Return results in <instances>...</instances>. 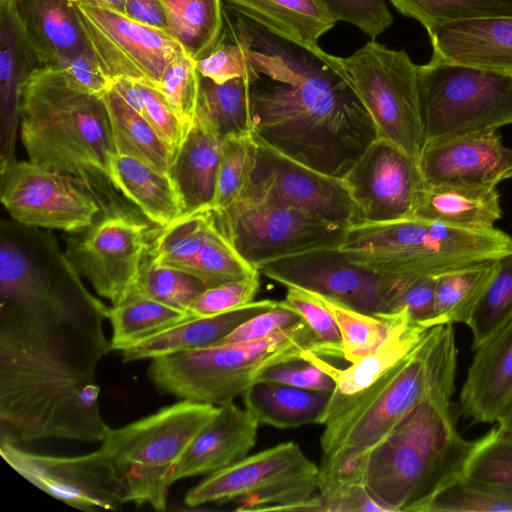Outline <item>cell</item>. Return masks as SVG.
I'll use <instances>...</instances> for the list:
<instances>
[{"instance_id": "6da1fadb", "label": "cell", "mask_w": 512, "mask_h": 512, "mask_svg": "<svg viewBox=\"0 0 512 512\" xmlns=\"http://www.w3.org/2000/svg\"><path fill=\"white\" fill-rule=\"evenodd\" d=\"M223 32L242 49L252 134L286 156L344 178L377 139L340 57L223 6Z\"/></svg>"}, {"instance_id": "7a4b0ae2", "label": "cell", "mask_w": 512, "mask_h": 512, "mask_svg": "<svg viewBox=\"0 0 512 512\" xmlns=\"http://www.w3.org/2000/svg\"><path fill=\"white\" fill-rule=\"evenodd\" d=\"M111 342L62 330L0 322L1 436L14 442H102L96 367Z\"/></svg>"}, {"instance_id": "3957f363", "label": "cell", "mask_w": 512, "mask_h": 512, "mask_svg": "<svg viewBox=\"0 0 512 512\" xmlns=\"http://www.w3.org/2000/svg\"><path fill=\"white\" fill-rule=\"evenodd\" d=\"M19 123L29 160L70 177L97 202L102 216L144 217L112 182L117 151L102 97L79 90L60 70L40 66L22 86Z\"/></svg>"}, {"instance_id": "277c9868", "label": "cell", "mask_w": 512, "mask_h": 512, "mask_svg": "<svg viewBox=\"0 0 512 512\" xmlns=\"http://www.w3.org/2000/svg\"><path fill=\"white\" fill-rule=\"evenodd\" d=\"M47 230L1 220L0 322L107 341L109 308L88 290Z\"/></svg>"}, {"instance_id": "5b68a950", "label": "cell", "mask_w": 512, "mask_h": 512, "mask_svg": "<svg viewBox=\"0 0 512 512\" xmlns=\"http://www.w3.org/2000/svg\"><path fill=\"white\" fill-rule=\"evenodd\" d=\"M473 445L457 430L450 397L425 398L368 454L366 488L385 512H426L464 475Z\"/></svg>"}, {"instance_id": "8992f818", "label": "cell", "mask_w": 512, "mask_h": 512, "mask_svg": "<svg viewBox=\"0 0 512 512\" xmlns=\"http://www.w3.org/2000/svg\"><path fill=\"white\" fill-rule=\"evenodd\" d=\"M453 324L433 326L405 358L363 391L329 402L321 424L322 456L368 455L420 401L455 391Z\"/></svg>"}, {"instance_id": "52a82bcc", "label": "cell", "mask_w": 512, "mask_h": 512, "mask_svg": "<svg viewBox=\"0 0 512 512\" xmlns=\"http://www.w3.org/2000/svg\"><path fill=\"white\" fill-rule=\"evenodd\" d=\"M339 250L352 263L411 280L497 260L512 252V236L495 227L469 229L411 217L354 224Z\"/></svg>"}, {"instance_id": "ba28073f", "label": "cell", "mask_w": 512, "mask_h": 512, "mask_svg": "<svg viewBox=\"0 0 512 512\" xmlns=\"http://www.w3.org/2000/svg\"><path fill=\"white\" fill-rule=\"evenodd\" d=\"M310 355L327 357L302 319L265 339L215 344L151 359L147 373L161 392L221 406L242 396L271 366Z\"/></svg>"}, {"instance_id": "9c48e42d", "label": "cell", "mask_w": 512, "mask_h": 512, "mask_svg": "<svg viewBox=\"0 0 512 512\" xmlns=\"http://www.w3.org/2000/svg\"><path fill=\"white\" fill-rule=\"evenodd\" d=\"M219 406L181 400L157 412L110 429L99 451L124 482L129 502L167 506L173 471L198 432Z\"/></svg>"}, {"instance_id": "30bf717a", "label": "cell", "mask_w": 512, "mask_h": 512, "mask_svg": "<svg viewBox=\"0 0 512 512\" xmlns=\"http://www.w3.org/2000/svg\"><path fill=\"white\" fill-rule=\"evenodd\" d=\"M319 467L295 442L246 456L209 474L190 489L188 507L238 500V511H324L318 490Z\"/></svg>"}, {"instance_id": "8fae6325", "label": "cell", "mask_w": 512, "mask_h": 512, "mask_svg": "<svg viewBox=\"0 0 512 512\" xmlns=\"http://www.w3.org/2000/svg\"><path fill=\"white\" fill-rule=\"evenodd\" d=\"M418 85L425 143L512 124V75L432 53L429 62L418 65Z\"/></svg>"}, {"instance_id": "7c38bea8", "label": "cell", "mask_w": 512, "mask_h": 512, "mask_svg": "<svg viewBox=\"0 0 512 512\" xmlns=\"http://www.w3.org/2000/svg\"><path fill=\"white\" fill-rule=\"evenodd\" d=\"M340 62L374 121L377 138L393 142L418 163L425 143L418 65L404 50L374 40Z\"/></svg>"}, {"instance_id": "4fadbf2b", "label": "cell", "mask_w": 512, "mask_h": 512, "mask_svg": "<svg viewBox=\"0 0 512 512\" xmlns=\"http://www.w3.org/2000/svg\"><path fill=\"white\" fill-rule=\"evenodd\" d=\"M253 137V163L237 201L289 207L346 228L363 221L344 178L315 170Z\"/></svg>"}, {"instance_id": "5bb4252c", "label": "cell", "mask_w": 512, "mask_h": 512, "mask_svg": "<svg viewBox=\"0 0 512 512\" xmlns=\"http://www.w3.org/2000/svg\"><path fill=\"white\" fill-rule=\"evenodd\" d=\"M214 213L221 231L257 270L290 256L339 248L347 229L300 210L276 205L237 201Z\"/></svg>"}, {"instance_id": "9a60e30c", "label": "cell", "mask_w": 512, "mask_h": 512, "mask_svg": "<svg viewBox=\"0 0 512 512\" xmlns=\"http://www.w3.org/2000/svg\"><path fill=\"white\" fill-rule=\"evenodd\" d=\"M157 229L131 214L102 216L71 233L65 254L93 290L111 305L130 297Z\"/></svg>"}, {"instance_id": "2e32d148", "label": "cell", "mask_w": 512, "mask_h": 512, "mask_svg": "<svg viewBox=\"0 0 512 512\" xmlns=\"http://www.w3.org/2000/svg\"><path fill=\"white\" fill-rule=\"evenodd\" d=\"M72 5L90 50L112 84L125 78L159 90L168 65L186 53L165 31L111 10Z\"/></svg>"}, {"instance_id": "e0dca14e", "label": "cell", "mask_w": 512, "mask_h": 512, "mask_svg": "<svg viewBox=\"0 0 512 512\" xmlns=\"http://www.w3.org/2000/svg\"><path fill=\"white\" fill-rule=\"evenodd\" d=\"M258 270L286 287L302 288L379 318L394 313L408 281L352 263L339 248L290 256L264 264Z\"/></svg>"}, {"instance_id": "ac0fdd59", "label": "cell", "mask_w": 512, "mask_h": 512, "mask_svg": "<svg viewBox=\"0 0 512 512\" xmlns=\"http://www.w3.org/2000/svg\"><path fill=\"white\" fill-rule=\"evenodd\" d=\"M0 454L27 481L73 508L118 510L129 503L124 482L99 449L78 456L45 455L1 436Z\"/></svg>"}, {"instance_id": "d6986e66", "label": "cell", "mask_w": 512, "mask_h": 512, "mask_svg": "<svg viewBox=\"0 0 512 512\" xmlns=\"http://www.w3.org/2000/svg\"><path fill=\"white\" fill-rule=\"evenodd\" d=\"M0 188L4 208L23 225L77 233L102 217L97 202L70 177L30 160L2 164Z\"/></svg>"}, {"instance_id": "ffe728a7", "label": "cell", "mask_w": 512, "mask_h": 512, "mask_svg": "<svg viewBox=\"0 0 512 512\" xmlns=\"http://www.w3.org/2000/svg\"><path fill=\"white\" fill-rule=\"evenodd\" d=\"M344 180L364 222L411 218L425 184L418 163L384 138L366 148Z\"/></svg>"}, {"instance_id": "44dd1931", "label": "cell", "mask_w": 512, "mask_h": 512, "mask_svg": "<svg viewBox=\"0 0 512 512\" xmlns=\"http://www.w3.org/2000/svg\"><path fill=\"white\" fill-rule=\"evenodd\" d=\"M424 183L469 182L497 186L512 177V147L496 131L426 142L418 162Z\"/></svg>"}, {"instance_id": "7402d4cb", "label": "cell", "mask_w": 512, "mask_h": 512, "mask_svg": "<svg viewBox=\"0 0 512 512\" xmlns=\"http://www.w3.org/2000/svg\"><path fill=\"white\" fill-rule=\"evenodd\" d=\"M427 33L433 53L448 62L512 75V16L461 20Z\"/></svg>"}, {"instance_id": "603a6c76", "label": "cell", "mask_w": 512, "mask_h": 512, "mask_svg": "<svg viewBox=\"0 0 512 512\" xmlns=\"http://www.w3.org/2000/svg\"><path fill=\"white\" fill-rule=\"evenodd\" d=\"M258 426L254 417L233 401L219 406L176 465L172 483L209 475L245 458L256 443Z\"/></svg>"}, {"instance_id": "cb8c5ba5", "label": "cell", "mask_w": 512, "mask_h": 512, "mask_svg": "<svg viewBox=\"0 0 512 512\" xmlns=\"http://www.w3.org/2000/svg\"><path fill=\"white\" fill-rule=\"evenodd\" d=\"M511 400L512 320L475 350L460 391V411L473 423H494Z\"/></svg>"}, {"instance_id": "d4e9b609", "label": "cell", "mask_w": 512, "mask_h": 512, "mask_svg": "<svg viewBox=\"0 0 512 512\" xmlns=\"http://www.w3.org/2000/svg\"><path fill=\"white\" fill-rule=\"evenodd\" d=\"M278 305L279 301L264 299L252 301L221 314L192 317L146 337L120 352L123 361L130 362L212 346L245 321Z\"/></svg>"}, {"instance_id": "484cf974", "label": "cell", "mask_w": 512, "mask_h": 512, "mask_svg": "<svg viewBox=\"0 0 512 512\" xmlns=\"http://www.w3.org/2000/svg\"><path fill=\"white\" fill-rule=\"evenodd\" d=\"M41 66L56 67L65 58L90 49L68 0H9Z\"/></svg>"}, {"instance_id": "4316f807", "label": "cell", "mask_w": 512, "mask_h": 512, "mask_svg": "<svg viewBox=\"0 0 512 512\" xmlns=\"http://www.w3.org/2000/svg\"><path fill=\"white\" fill-rule=\"evenodd\" d=\"M382 318L387 319L389 325L384 341L371 354L349 367L338 369L316 355L307 358L334 377L336 386L329 402L351 397L369 387L409 355L430 329L413 321L405 309Z\"/></svg>"}, {"instance_id": "83f0119b", "label": "cell", "mask_w": 512, "mask_h": 512, "mask_svg": "<svg viewBox=\"0 0 512 512\" xmlns=\"http://www.w3.org/2000/svg\"><path fill=\"white\" fill-rule=\"evenodd\" d=\"M412 217L469 229H490L502 217L500 196L496 186L491 185L424 184Z\"/></svg>"}, {"instance_id": "f1b7e54d", "label": "cell", "mask_w": 512, "mask_h": 512, "mask_svg": "<svg viewBox=\"0 0 512 512\" xmlns=\"http://www.w3.org/2000/svg\"><path fill=\"white\" fill-rule=\"evenodd\" d=\"M222 141L196 120L186 134L168 172L179 192L184 213L211 209Z\"/></svg>"}, {"instance_id": "f546056e", "label": "cell", "mask_w": 512, "mask_h": 512, "mask_svg": "<svg viewBox=\"0 0 512 512\" xmlns=\"http://www.w3.org/2000/svg\"><path fill=\"white\" fill-rule=\"evenodd\" d=\"M111 179L119 193L151 223L165 227L184 213L169 175L129 156L116 154Z\"/></svg>"}, {"instance_id": "4dcf8cb0", "label": "cell", "mask_w": 512, "mask_h": 512, "mask_svg": "<svg viewBox=\"0 0 512 512\" xmlns=\"http://www.w3.org/2000/svg\"><path fill=\"white\" fill-rule=\"evenodd\" d=\"M223 6L299 43L317 46L335 21L317 0H222Z\"/></svg>"}, {"instance_id": "1f68e13d", "label": "cell", "mask_w": 512, "mask_h": 512, "mask_svg": "<svg viewBox=\"0 0 512 512\" xmlns=\"http://www.w3.org/2000/svg\"><path fill=\"white\" fill-rule=\"evenodd\" d=\"M331 393L281 383H254L243 395L245 409L260 424L280 429L321 424Z\"/></svg>"}, {"instance_id": "d6a6232c", "label": "cell", "mask_w": 512, "mask_h": 512, "mask_svg": "<svg viewBox=\"0 0 512 512\" xmlns=\"http://www.w3.org/2000/svg\"><path fill=\"white\" fill-rule=\"evenodd\" d=\"M0 92L3 125L19 119L22 86L40 62L27 41L9 0L0 1Z\"/></svg>"}, {"instance_id": "836d02e7", "label": "cell", "mask_w": 512, "mask_h": 512, "mask_svg": "<svg viewBox=\"0 0 512 512\" xmlns=\"http://www.w3.org/2000/svg\"><path fill=\"white\" fill-rule=\"evenodd\" d=\"M108 111L117 154L168 173L174 156L155 129L113 88L102 97Z\"/></svg>"}, {"instance_id": "e575fe53", "label": "cell", "mask_w": 512, "mask_h": 512, "mask_svg": "<svg viewBox=\"0 0 512 512\" xmlns=\"http://www.w3.org/2000/svg\"><path fill=\"white\" fill-rule=\"evenodd\" d=\"M195 120L222 140L252 133L245 78L218 84L200 75Z\"/></svg>"}, {"instance_id": "d590c367", "label": "cell", "mask_w": 512, "mask_h": 512, "mask_svg": "<svg viewBox=\"0 0 512 512\" xmlns=\"http://www.w3.org/2000/svg\"><path fill=\"white\" fill-rule=\"evenodd\" d=\"M496 260H487L444 272L436 276L434 304L429 327L468 324L486 288Z\"/></svg>"}, {"instance_id": "8d00e7d4", "label": "cell", "mask_w": 512, "mask_h": 512, "mask_svg": "<svg viewBox=\"0 0 512 512\" xmlns=\"http://www.w3.org/2000/svg\"><path fill=\"white\" fill-rule=\"evenodd\" d=\"M170 34L187 54L198 60L218 43L223 31L222 0H160Z\"/></svg>"}, {"instance_id": "74e56055", "label": "cell", "mask_w": 512, "mask_h": 512, "mask_svg": "<svg viewBox=\"0 0 512 512\" xmlns=\"http://www.w3.org/2000/svg\"><path fill=\"white\" fill-rule=\"evenodd\" d=\"M189 318L192 316L187 311L132 295L108 310V320L112 326L111 348L121 351Z\"/></svg>"}, {"instance_id": "f35d334b", "label": "cell", "mask_w": 512, "mask_h": 512, "mask_svg": "<svg viewBox=\"0 0 512 512\" xmlns=\"http://www.w3.org/2000/svg\"><path fill=\"white\" fill-rule=\"evenodd\" d=\"M212 209L184 213L156 232L148 258L155 264L192 274Z\"/></svg>"}, {"instance_id": "ab89813d", "label": "cell", "mask_w": 512, "mask_h": 512, "mask_svg": "<svg viewBox=\"0 0 512 512\" xmlns=\"http://www.w3.org/2000/svg\"><path fill=\"white\" fill-rule=\"evenodd\" d=\"M512 320V252L496 260L493 274L467 324L472 350L489 341Z\"/></svg>"}, {"instance_id": "60d3db41", "label": "cell", "mask_w": 512, "mask_h": 512, "mask_svg": "<svg viewBox=\"0 0 512 512\" xmlns=\"http://www.w3.org/2000/svg\"><path fill=\"white\" fill-rule=\"evenodd\" d=\"M403 15L426 30L446 23L512 16V0H390Z\"/></svg>"}, {"instance_id": "b9f144b4", "label": "cell", "mask_w": 512, "mask_h": 512, "mask_svg": "<svg viewBox=\"0 0 512 512\" xmlns=\"http://www.w3.org/2000/svg\"><path fill=\"white\" fill-rule=\"evenodd\" d=\"M256 271L221 231L213 211L192 274L213 287L244 279Z\"/></svg>"}, {"instance_id": "7bdbcfd3", "label": "cell", "mask_w": 512, "mask_h": 512, "mask_svg": "<svg viewBox=\"0 0 512 512\" xmlns=\"http://www.w3.org/2000/svg\"><path fill=\"white\" fill-rule=\"evenodd\" d=\"M209 286L195 275L160 266L146 257L132 295L146 297L187 311Z\"/></svg>"}, {"instance_id": "ee69618b", "label": "cell", "mask_w": 512, "mask_h": 512, "mask_svg": "<svg viewBox=\"0 0 512 512\" xmlns=\"http://www.w3.org/2000/svg\"><path fill=\"white\" fill-rule=\"evenodd\" d=\"M332 313L342 339L343 358L357 362L371 354L384 341L388 321L357 311L339 301L314 293Z\"/></svg>"}, {"instance_id": "f6af8a7d", "label": "cell", "mask_w": 512, "mask_h": 512, "mask_svg": "<svg viewBox=\"0 0 512 512\" xmlns=\"http://www.w3.org/2000/svg\"><path fill=\"white\" fill-rule=\"evenodd\" d=\"M112 88L155 129L175 157L186 134L163 94L125 78L115 80Z\"/></svg>"}, {"instance_id": "bcb514c9", "label": "cell", "mask_w": 512, "mask_h": 512, "mask_svg": "<svg viewBox=\"0 0 512 512\" xmlns=\"http://www.w3.org/2000/svg\"><path fill=\"white\" fill-rule=\"evenodd\" d=\"M255 147L252 133L223 139L213 211H223L239 199L250 174Z\"/></svg>"}, {"instance_id": "7dc6e473", "label": "cell", "mask_w": 512, "mask_h": 512, "mask_svg": "<svg viewBox=\"0 0 512 512\" xmlns=\"http://www.w3.org/2000/svg\"><path fill=\"white\" fill-rule=\"evenodd\" d=\"M512 512V490L460 477L444 488L426 512Z\"/></svg>"}, {"instance_id": "c3c4849f", "label": "cell", "mask_w": 512, "mask_h": 512, "mask_svg": "<svg viewBox=\"0 0 512 512\" xmlns=\"http://www.w3.org/2000/svg\"><path fill=\"white\" fill-rule=\"evenodd\" d=\"M463 476L512 490V436L493 427L474 441Z\"/></svg>"}, {"instance_id": "681fc988", "label": "cell", "mask_w": 512, "mask_h": 512, "mask_svg": "<svg viewBox=\"0 0 512 512\" xmlns=\"http://www.w3.org/2000/svg\"><path fill=\"white\" fill-rule=\"evenodd\" d=\"M199 85L196 60L187 53L168 65L161 80L159 91L180 121L185 134L195 121Z\"/></svg>"}, {"instance_id": "f907efd6", "label": "cell", "mask_w": 512, "mask_h": 512, "mask_svg": "<svg viewBox=\"0 0 512 512\" xmlns=\"http://www.w3.org/2000/svg\"><path fill=\"white\" fill-rule=\"evenodd\" d=\"M281 303L297 312L313 331L327 357H343L338 325L324 303L313 293L298 287H287Z\"/></svg>"}, {"instance_id": "816d5d0a", "label": "cell", "mask_w": 512, "mask_h": 512, "mask_svg": "<svg viewBox=\"0 0 512 512\" xmlns=\"http://www.w3.org/2000/svg\"><path fill=\"white\" fill-rule=\"evenodd\" d=\"M260 272L249 277L207 288L188 309L192 317L221 314L254 301L260 287Z\"/></svg>"}, {"instance_id": "f5cc1de1", "label": "cell", "mask_w": 512, "mask_h": 512, "mask_svg": "<svg viewBox=\"0 0 512 512\" xmlns=\"http://www.w3.org/2000/svg\"><path fill=\"white\" fill-rule=\"evenodd\" d=\"M335 22L357 26L375 39L393 22L386 0H317Z\"/></svg>"}, {"instance_id": "db71d44e", "label": "cell", "mask_w": 512, "mask_h": 512, "mask_svg": "<svg viewBox=\"0 0 512 512\" xmlns=\"http://www.w3.org/2000/svg\"><path fill=\"white\" fill-rule=\"evenodd\" d=\"M258 381L328 393H332L336 386L331 374L305 358L275 364L266 369Z\"/></svg>"}, {"instance_id": "11a10c76", "label": "cell", "mask_w": 512, "mask_h": 512, "mask_svg": "<svg viewBox=\"0 0 512 512\" xmlns=\"http://www.w3.org/2000/svg\"><path fill=\"white\" fill-rule=\"evenodd\" d=\"M302 320L294 310L279 305L269 311L258 314L245 321L217 344L250 342L268 338L287 330Z\"/></svg>"}, {"instance_id": "9f6ffc18", "label": "cell", "mask_w": 512, "mask_h": 512, "mask_svg": "<svg viewBox=\"0 0 512 512\" xmlns=\"http://www.w3.org/2000/svg\"><path fill=\"white\" fill-rule=\"evenodd\" d=\"M196 66L202 77L218 84L243 77L245 73L241 47L223 31L216 46L206 56L196 60Z\"/></svg>"}, {"instance_id": "6f0895ef", "label": "cell", "mask_w": 512, "mask_h": 512, "mask_svg": "<svg viewBox=\"0 0 512 512\" xmlns=\"http://www.w3.org/2000/svg\"><path fill=\"white\" fill-rule=\"evenodd\" d=\"M67 80L81 91L103 97L112 88V82L102 72L90 49L73 54L56 67Z\"/></svg>"}, {"instance_id": "680465c9", "label": "cell", "mask_w": 512, "mask_h": 512, "mask_svg": "<svg viewBox=\"0 0 512 512\" xmlns=\"http://www.w3.org/2000/svg\"><path fill=\"white\" fill-rule=\"evenodd\" d=\"M436 277L425 276L408 280L404 285L393 314L403 309L416 323L429 327L432 317Z\"/></svg>"}, {"instance_id": "91938a15", "label": "cell", "mask_w": 512, "mask_h": 512, "mask_svg": "<svg viewBox=\"0 0 512 512\" xmlns=\"http://www.w3.org/2000/svg\"><path fill=\"white\" fill-rule=\"evenodd\" d=\"M124 15L170 34L168 16L160 0H126Z\"/></svg>"}, {"instance_id": "94428289", "label": "cell", "mask_w": 512, "mask_h": 512, "mask_svg": "<svg viewBox=\"0 0 512 512\" xmlns=\"http://www.w3.org/2000/svg\"><path fill=\"white\" fill-rule=\"evenodd\" d=\"M70 4L82 3L107 10H111L120 14L125 13L126 0H68Z\"/></svg>"}, {"instance_id": "6125c7cd", "label": "cell", "mask_w": 512, "mask_h": 512, "mask_svg": "<svg viewBox=\"0 0 512 512\" xmlns=\"http://www.w3.org/2000/svg\"><path fill=\"white\" fill-rule=\"evenodd\" d=\"M496 423L501 431L512 436V400Z\"/></svg>"}, {"instance_id": "be15d7a7", "label": "cell", "mask_w": 512, "mask_h": 512, "mask_svg": "<svg viewBox=\"0 0 512 512\" xmlns=\"http://www.w3.org/2000/svg\"><path fill=\"white\" fill-rule=\"evenodd\" d=\"M0 1H6V0H0Z\"/></svg>"}]
</instances>
